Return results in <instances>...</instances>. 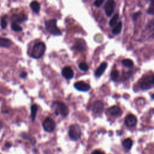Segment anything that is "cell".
<instances>
[{"label":"cell","instance_id":"603a6c76","mask_svg":"<svg viewBox=\"0 0 154 154\" xmlns=\"http://www.w3.org/2000/svg\"><path fill=\"white\" fill-rule=\"evenodd\" d=\"M11 29L14 31H22V28L19 25H18L17 23H15V22H13L11 23Z\"/></svg>","mask_w":154,"mask_h":154},{"label":"cell","instance_id":"9c48e42d","mask_svg":"<svg viewBox=\"0 0 154 154\" xmlns=\"http://www.w3.org/2000/svg\"><path fill=\"white\" fill-rule=\"evenodd\" d=\"M74 87L76 90L81 91H87L91 88L90 85L84 81H78L75 82Z\"/></svg>","mask_w":154,"mask_h":154},{"label":"cell","instance_id":"ac0fdd59","mask_svg":"<svg viewBox=\"0 0 154 154\" xmlns=\"http://www.w3.org/2000/svg\"><path fill=\"white\" fill-rule=\"evenodd\" d=\"M30 7L31 8V9L32 10V11L34 12H35V13H38L40 11V4L37 2V1H32L31 2V3L30 4Z\"/></svg>","mask_w":154,"mask_h":154},{"label":"cell","instance_id":"5b68a950","mask_svg":"<svg viewBox=\"0 0 154 154\" xmlns=\"http://www.w3.org/2000/svg\"><path fill=\"white\" fill-rule=\"evenodd\" d=\"M153 85V75H147L140 82V87L143 90H148Z\"/></svg>","mask_w":154,"mask_h":154},{"label":"cell","instance_id":"52a82bcc","mask_svg":"<svg viewBox=\"0 0 154 154\" xmlns=\"http://www.w3.org/2000/svg\"><path fill=\"white\" fill-rule=\"evenodd\" d=\"M116 7V2L114 0H107L106 2L104 8L105 13L108 17H109L113 13Z\"/></svg>","mask_w":154,"mask_h":154},{"label":"cell","instance_id":"3957f363","mask_svg":"<svg viewBox=\"0 0 154 154\" xmlns=\"http://www.w3.org/2000/svg\"><path fill=\"white\" fill-rule=\"evenodd\" d=\"M52 106L55 108V113L56 115L61 114V116L66 117L69 114V109L67 105L62 102H55L53 103Z\"/></svg>","mask_w":154,"mask_h":154},{"label":"cell","instance_id":"484cf974","mask_svg":"<svg viewBox=\"0 0 154 154\" xmlns=\"http://www.w3.org/2000/svg\"><path fill=\"white\" fill-rule=\"evenodd\" d=\"M119 72L116 70L112 71V72L111 73V77L112 79H113V80H116L119 77Z\"/></svg>","mask_w":154,"mask_h":154},{"label":"cell","instance_id":"d6986e66","mask_svg":"<svg viewBox=\"0 0 154 154\" xmlns=\"http://www.w3.org/2000/svg\"><path fill=\"white\" fill-rule=\"evenodd\" d=\"M38 110V106L36 104H33L32 105L31 107V117H32V120L34 121L36 117L37 112Z\"/></svg>","mask_w":154,"mask_h":154},{"label":"cell","instance_id":"6da1fadb","mask_svg":"<svg viewBox=\"0 0 154 154\" xmlns=\"http://www.w3.org/2000/svg\"><path fill=\"white\" fill-rule=\"evenodd\" d=\"M45 50V44L43 42H38L34 45L31 56L34 58H39L43 55Z\"/></svg>","mask_w":154,"mask_h":154},{"label":"cell","instance_id":"5bb4252c","mask_svg":"<svg viewBox=\"0 0 154 154\" xmlns=\"http://www.w3.org/2000/svg\"><path fill=\"white\" fill-rule=\"evenodd\" d=\"M107 67V63L105 62H103L100 64V65L97 67V69L94 72V75L96 77L100 76L103 73L105 72V69Z\"/></svg>","mask_w":154,"mask_h":154},{"label":"cell","instance_id":"277c9868","mask_svg":"<svg viewBox=\"0 0 154 154\" xmlns=\"http://www.w3.org/2000/svg\"><path fill=\"white\" fill-rule=\"evenodd\" d=\"M69 136L72 140L76 141L81 137V129L78 125H71L69 131Z\"/></svg>","mask_w":154,"mask_h":154},{"label":"cell","instance_id":"cb8c5ba5","mask_svg":"<svg viewBox=\"0 0 154 154\" xmlns=\"http://www.w3.org/2000/svg\"><path fill=\"white\" fill-rule=\"evenodd\" d=\"M0 24H1V26L2 29H5L6 28V26L7 25V20H6V16H4L1 17Z\"/></svg>","mask_w":154,"mask_h":154},{"label":"cell","instance_id":"8fae6325","mask_svg":"<svg viewBox=\"0 0 154 154\" xmlns=\"http://www.w3.org/2000/svg\"><path fill=\"white\" fill-rule=\"evenodd\" d=\"M62 75L67 79H70L73 77L74 72L72 69L69 66H66L62 70Z\"/></svg>","mask_w":154,"mask_h":154},{"label":"cell","instance_id":"7c38bea8","mask_svg":"<svg viewBox=\"0 0 154 154\" xmlns=\"http://www.w3.org/2000/svg\"><path fill=\"white\" fill-rule=\"evenodd\" d=\"M74 46H75V48L79 51H83L86 48L85 42L81 38L77 39L75 42Z\"/></svg>","mask_w":154,"mask_h":154},{"label":"cell","instance_id":"30bf717a","mask_svg":"<svg viewBox=\"0 0 154 154\" xmlns=\"http://www.w3.org/2000/svg\"><path fill=\"white\" fill-rule=\"evenodd\" d=\"M104 108V105L102 102L100 100H96L94 102L92 105V110L96 114L101 113Z\"/></svg>","mask_w":154,"mask_h":154},{"label":"cell","instance_id":"7a4b0ae2","mask_svg":"<svg viewBox=\"0 0 154 154\" xmlns=\"http://www.w3.org/2000/svg\"><path fill=\"white\" fill-rule=\"evenodd\" d=\"M45 27L46 30L54 35H60L61 32L57 26V20L55 19H50L45 22Z\"/></svg>","mask_w":154,"mask_h":154},{"label":"cell","instance_id":"e0dca14e","mask_svg":"<svg viewBox=\"0 0 154 154\" xmlns=\"http://www.w3.org/2000/svg\"><path fill=\"white\" fill-rule=\"evenodd\" d=\"M132 140L131 138H126L125 140H124L122 142V146L123 147V148L126 150H129L131 149V148L132 147Z\"/></svg>","mask_w":154,"mask_h":154},{"label":"cell","instance_id":"2e32d148","mask_svg":"<svg viewBox=\"0 0 154 154\" xmlns=\"http://www.w3.org/2000/svg\"><path fill=\"white\" fill-rule=\"evenodd\" d=\"M12 42L7 38L0 37V47L2 48H9L12 45Z\"/></svg>","mask_w":154,"mask_h":154},{"label":"cell","instance_id":"ba28073f","mask_svg":"<svg viewBox=\"0 0 154 154\" xmlns=\"http://www.w3.org/2000/svg\"><path fill=\"white\" fill-rule=\"evenodd\" d=\"M137 123V117L132 114L128 115L125 119V125L129 128L134 127L136 125Z\"/></svg>","mask_w":154,"mask_h":154},{"label":"cell","instance_id":"8992f818","mask_svg":"<svg viewBox=\"0 0 154 154\" xmlns=\"http://www.w3.org/2000/svg\"><path fill=\"white\" fill-rule=\"evenodd\" d=\"M44 130L48 132H52L55 128L56 124L55 121L51 117H47L45 119L42 123Z\"/></svg>","mask_w":154,"mask_h":154},{"label":"cell","instance_id":"ffe728a7","mask_svg":"<svg viewBox=\"0 0 154 154\" xmlns=\"http://www.w3.org/2000/svg\"><path fill=\"white\" fill-rule=\"evenodd\" d=\"M122 23L121 22H119L114 27V28L112 29V32L114 34L117 35L119 34L120 33L121 31H122Z\"/></svg>","mask_w":154,"mask_h":154},{"label":"cell","instance_id":"4fadbf2b","mask_svg":"<svg viewBox=\"0 0 154 154\" xmlns=\"http://www.w3.org/2000/svg\"><path fill=\"white\" fill-rule=\"evenodd\" d=\"M108 111L109 114L113 117H117L122 114L121 109L117 106H112L109 108Z\"/></svg>","mask_w":154,"mask_h":154},{"label":"cell","instance_id":"9a60e30c","mask_svg":"<svg viewBox=\"0 0 154 154\" xmlns=\"http://www.w3.org/2000/svg\"><path fill=\"white\" fill-rule=\"evenodd\" d=\"M13 22L15 23H22L27 19V17L23 14H14L12 16Z\"/></svg>","mask_w":154,"mask_h":154},{"label":"cell","instance_id":"7402d4cb","mask_svg":"<svg viewBox=\"0 0 154 154\" xmlns=\"http://www.w3.org/2000/svg\"><path fill=\"white\" fill-rule=\"evenodd\" d=\"M119 18V14H116L109 20V24L110 25V26H114L117 22V20Z\"/></svg>","mask_w":154,"mask_h":154},{"label":"cell","instance_id":"44dd1931","mask_svg":"<svg viewBox=\"0 0 154 154\" xmlns=\"http://www.w3.org/2000/svg\"><path fill=\"white\" fill-rule=\"evenodd\" d=\"M122 64L126 67H132L134 66V62L130 59H125L122 61Z\"/></svg>","mask_w":154,"mask_h":154},{"label":"cell","instance_id":"f1b7e54d","mask_svg":"<svg viewBox=\"0 0 154 154\" xmlns=\"http://www.w3.org/2000/svg\"><path fill=\"white\" fill-rule=\"evenodd\" d=\"M147 13L149 14H153V3H152V6L149 8V9L147 11Z\"/></svg>","mask_w":154,"mask_h":154},{"label":"cell","instance_id":"4316f807","mask_svg":"<svg viewBox=\"0 0 154 154\" xmlns=\"http://www.w3.org/2000/svg\"><path fill=\"white\" fill-rule=\"evenodd\" d=\"M105 0H96L94 2V5L97 7H99L104 2Z\"/></svg>","mask_w":154,"mask_h":154},{"label":"cell","instance_id":"83f0119b","mask_svg":"<svg viewBox=\"0 0 154 154\" xmlns=\"http://www.w3.org/2000/svg\"><path fill=\"white\" fill-rule=\"evenodd\" d=\"M141 14V12H137V13L134 14L133 16H132V19H133V20H136L137 19Z\"/></svg>","mask_w":154,"mask_h":154},{"label":"cell","instance_id":"d4e9b609","mask_svg":"<svg viewBox=\"0 0 154 154\" xmlns=\"http://www.w3.org/2000/svg\"><path fill=\"white\" fill-rule=\"evenodd\" d=\"M78 67L79 69L82 71H87L88 69V66L85 62H82L79 63L78 65Z\"/></svg>","mask_w":154,"mask_h":154},{"label":"cell","instance_id":"f546056e","mask_svg":"<svg viewBox=\"0 0 154 154\" xmlns=\"http://www.w3.org/2000/svg\"><path fill=\"white\" fill-rule=\"evenodd\" d=\"M91 154H105L102 151H100V150H94L93 151Z\"/></svg>","mask_w":154,"mask_h":154},{"label":"cell","instance_id":"1f68e13d","mask_svg":"<svg viewBox=\"0 0 154 154\" xmlns=\"http://www.w3.org/2000/svg\"><path fill=\"white\" fill-rule=\"evenodd\" d=\"M1 127H2V125L0 123V129H1Z\"/></svg>","mask_w":154,"mask_h":154},{"label":"cell","instance_id":"4dcf8cb0","mask_svg":"<svg viewBox=\"0 0 154 154\" xmlns=\"http://www.w3.org/2000/svg\"><path fill=\"white\" fill-rule=\"evenodd\" d=\"M26 76H27V73H26V72H22L20 73V77H21V78H25Z\"/></svg>","mask_w":154,"mask_h":154}]
</instances>
